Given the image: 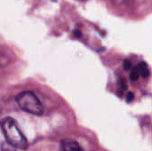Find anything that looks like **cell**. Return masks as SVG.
Wrapping results in <instances>:
<instances>
[{
	"instance_id": "obj_1",
	"label": "cell",
	"mask_w": 152,
	"mask_h": 151,
	"mask_svg": "<svg viewBox=\"0 0 152 151\" xmlns=\"http://www.w3.org/2000/svg\"><path fill=\"white\" fill-rule=\"evenodd\" d=\"M1 128L5 137L6 142L12 145L16 149L26 150L28 148V142L20 130L19 129L16 122L11 118L6 117L1 122Z\"/></svg>"
},
{
	"instance_id": "obj_2",
	"label": "cell",
	"mask_w": 152,
	"mask_h": 151,
	"mask_svg": "<svg viewBox=\"0 0 152 151\" xmlns=\"http://www.w3.org/2000/svg\"><path fill=\"white\" fill-rule=\"evenodd\" d=\"M15 101L19 107L32 115L42 116L44 113V108L38 98L31 91L22 92L18 94L15 98Z\"/></svg>"
},
{
	"instance_id": "obj_3",
	"label": "cell",
	"mask_w": 152,
	"mask_h": 151,
	"mask_svg": "<svg viewBox=\"0 0 152 151\" xmlns=\"http://www.w3.org/2000/svg\"><path fill=\"white\" fill-rule=\"evenodd\" d=\"M61 144L62 151H85L76 141L73 140H63Z\"/></svg>"
},
{
	"instance_id": "obj_4",
	"label": "cell",
	"mask_w": 152,
	"mask_h": 151,
	"mask_svg": "<svg viewBox=\"0 0 152 151\" xmlns=\"http://www.w3.org/2000/svg\"><path fill=\"white\" fill-rule=\"evenodd\" d=\"M137 69H138V71H139V74L143 78H148L150 77V69L148 68V65L146 62H140L139 65L137 66Z\"/></svg>"
},
{
	"instance_id": "obj_5",
	"label": "cell",
	"mask_w": 152,
	"mask_h": 151,
	"mask_svg": "<svg viewBox=\"0 0 152 151\" xmlns=\"http://www.w3.org/2000/svg\"><path fill=\"white\" fill-rule=\"evenodd\" d=\"M1 150L2 151H17L16 148H14L12 145L9 144L8 142H4L1 144Z\"/></svg>"
},
{
	"instance_id": "obj_6",
	"label": "cell",
	"mask_w": 152,
	"mask_h": 151,
	"mask_svg": "<svg viewBox=\"0 0 152 151\" xmlns=\"http://www.w3.org/2000/svg\"><path fill=\"white\" fill-rule=\"evenodd\" d=\"M139 77H140V74H139L138 69H137V67H136V68H134V69L132 70V72H131V74H130V79H131L132 81H137L138 78H139Z\"/></svg>"
},
{
	"instance_id": "obj_7",
	"label": "cell",
	"mask_w": 152,
	"mask_h": 151,
	"mask_svg": "<svg viewBox=\"0 0 152 151\" xmlns=\"http://www.w3.org/2000/svg\"><path fill=\"white\" fill-rule=\"evenodd\" d=\"M123 68H124V69H125V70H126V71L130 70V69H131V68H132V63H131V61H128V60L124 61Z\"/></svg>"
},
{
	"instance_id": "obj_8",
	"label": "cell",
	"mask_w": 152,
	"mask_h": 151,
	"mask_svg": "<svg viewBox=\"0 0 152 151\" xmlns=\"http://www.w3.org/2000/svg\"><path fill=\"white\" fill-rule=\"evenodd\" d=\"M119 85H120V87H121L122 90L127 89V85H126V83L125 78H120V80H119Z\"/></svg>"
},
{
	"instance_id": "obj_9",
	"label": "cell",
	"mask_w": 152,
	"mask_h": 151,
	"mask_svg": "<svg viewBox=\"0 0 152 151\" xmlns=\"http://www.w3.org/2000/svg\"><path fill=\"white\" fill-rule=\"evenodd\" d=\"M134 93H127V95H126V102H131L133 100H134Z\"/></svg>"
},
{
	"instance_id": "obj_10",
	"label": "cell",
	"mask_w": 152,
	"mask_h": 151,
	"mask_svg": "<svg viewBox=\"0 0 152 151\" xmlns=\"http://www.w3.org/2000/svg\"><path fill=\"white\" fill-rule=\"evenodd\" d=\"M74 34H75V36H76V37H80L81 36V32L79 31V30H77V29H76V30H74Z\"/></svg>"
}]
</instances>
